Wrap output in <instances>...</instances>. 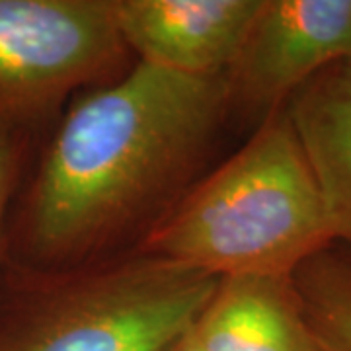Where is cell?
<instances>
[{"instance_id": "obj_1", "label": "cell", "mask_w": 351, "mask_h": 351, "mask_svg": "<svg viewBox=\"0 0 351 351\" xmlns=\"http://www.w3.org/2000/svg\"><path fill=\"white\" fill-rule=\"evenodd\" d=\"M228 113L225 75H178L145 63L80 98L29 191L32 254L73 267L133 234L143 239L195 184Z\"/></svg>"}, {"instance_id": "obj_2", "label": "cell", "mask_w": 351, "mask_h": 351, "mask_svg": "<svg viewBox=\"0 0 351 351\" xmlns=\"http://www.w3.org/2000/svg\"><path fill=\"white\" fill-rule=\"evenodd\" d=\"M338 242L285 108L195 184L135 250L225 279L291 277Z\"/></svg>"}, {"instance_id": "obj_3", "label": "cell", "mask_w": 351, "mask_h": 351, "mask_svg": "<svg viewBox=\"0 0 351 351\" xmlns=\"http://www.w3.org/2000/svg\"><path fill=\"white\" fill-rule=\"evenodd\" d=\"M219 277L133 250L27 287L0 320V351H168Z\"/></svg>"}, {"instance_id": "obj_4", "label": "cell", "mask_w": 351, "mask_h": 351, "mask_svg": "<svg viewBox=\"0 0 351 351\" xmlns=\"http://www.w3.org/2000/svg\"><path fill=\"white\" fill-rule=\"evenodd\" d=\"M127 53L112 0H0V133L115 80Z\"/></svg>"}, {"instance_id": "obj_5", "label": "cell", "mask_w": 351, "mask_h": 351, "mask_svg": "<svg viewBox=\"0 0 351 351\" xmlns=\"http://www.w3.org/2000/svg\"><path fill=\"white\" fill-rule=\"evenodd\" d=\"M351 57V0H262L225 73L230 112L258 123L299 88Z\"/></svg>"}, {"instance_id": "obj_6", "label": "cell", "mask_w": 351, "mask_h": 351, "mask_svg": "<svg viewBox=\"0 0 351 351\" xmlns=\"http://www.w3.org/2000/svg\"><path fill=\"white\" fill-rule=\"evenodd\" d=\"M137 63L188 76H221L237 59L262 0H112Z\"/></svg>"}, {"instance_id": "obj_7", "label": "cell", "mask_w": 351, "mask_h": 351, "mask_svg": "<svg viewBox=\"0 0 351 351\" xmlns=\"http://www.w3.org/2000/svg\"><path fill=\"white\" fill-rule=\"evenodd\" d=\"M193 334L203 351H322L293 276L221 279Z\"/></svg>"}, {"instance_id": "obj_8", "label": "cell", "mask_w": 351, "mask_h": 351, "mask_svg": "<svg viewBox=\"0 0 351 351\" xmlns=\"http://www.w3.org/2000/svg\"><path fill=\"white\" fill-rule=\"evenodd\" d=\"M283 108L320 188L336 239L351 246V57L306 80Z\"/></svg>"}, {"instance_id": "obj_9", "label": "cell", "mask_w": 351, "mask_h": 351, "mask_svg": "<svg viewBox=\"0 0 351 351\" xmlns=\"http://www.w3.org/2000/svg\"><path fill=\"white\" fill-rule=\"evenodd\" d=\"M302 311L322 351H351V260L334 248L293 274Z\"/></svg>"}, {"instance_id": "obj_10", "label": "cell", "mask_w": 351, "mask_h": 351, "mask_svg": "<svg viewBox=\"0 0 351 351\" xmlns=\"http://www.w3.org/2000/svg\"><path fill=\"white\" fill-rule=\"evenodd\" d=\"M16 174V149L10 135L0 133V228L4 219V209L10 197Z\"/></svg>"}, {"instance_id": "obj_11", "label": "cell", "mask_w": 351, "mask_h": 351, "mask_svg": "<svg viewBox=\"0 0 351 351\" xmlns=\"http://www.w3.org/2000/svg\"><path fill=\"white\" fill-rule=\"evenodd\" d=\"M168 351H203V350L199 348V343H197V339H195V334H193V328H191L188 334L180 339V341H176L174 346H172Z\"/></svg>"}, {"instance_id": "obj_12", "label": "cell", "mask_w": 351, "mask_h": 351, "mask_svg": "<svg viewBox=\"0 0 351 351\" xmlns=\"http://www.w3.org/2000/svg\"><path fill=\"white\" fill-rule=\"evenodd\" d=\"M348 256H350V260H351V246H348Z\"/></svg>"}]
</instances>
